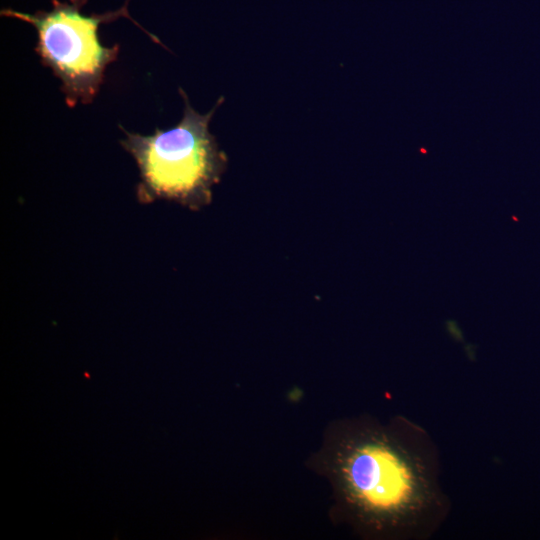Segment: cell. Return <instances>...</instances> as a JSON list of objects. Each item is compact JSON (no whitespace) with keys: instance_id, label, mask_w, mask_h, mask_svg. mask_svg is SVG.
<instances>
[{"instance_id":"1","label":"cell","mask_w":540,"mask_h":540,"mask_svg":"<svg viewBox=\"0 0 540 540\" xmlns=\"http://www.w3.org/2000/svg\"><path fill=\"white\" fill-rule=\"evenodd\" d=\"M311 463L328 480L339 519L364 539L426 540L451 512L439 449L405 416L335 420Z\"/></svg>"},{"instance_id":"2","label":"cell","mask_w":540,"mask_h":540,"mask_svg":"<svg viewBox=\"0 0 540 540\" xmlns=\"http://www.w3.org/2000/svg\"><path fill=\"white\" fill-rule=\"evenodd\" d=\"M179 92L185 107L175 127L156 129L145 136L119 126L125 134L120 143L139 169V202L165 199L198 209L210 202L212 187L227 165L226 155L209 132V122L223 98L208 113L200 114L192 108L185 92Z\"/></svg>"},{"instance_id":"3","label":"cell","mask_w":540,"mask_h":540,"mask_svg":"<svg viewBox=\"0 0 540 540\" xmlns=\"http://www.w3.org/2000/svg\"><path fill=\"white\" fill-rule=\"evenodd\" d=\"M52 9L33 14L3 9L1 15L31 24L38 35L35 51L42 64L61 81L65 102L91 103L104 80L106 67L117 59L119 45L105 47L98 38L100 24L126 17L159 44L161 41L129 15L127 2L115 11L85 15L87 0H52Z\"/></svg>"}]
</instances>
